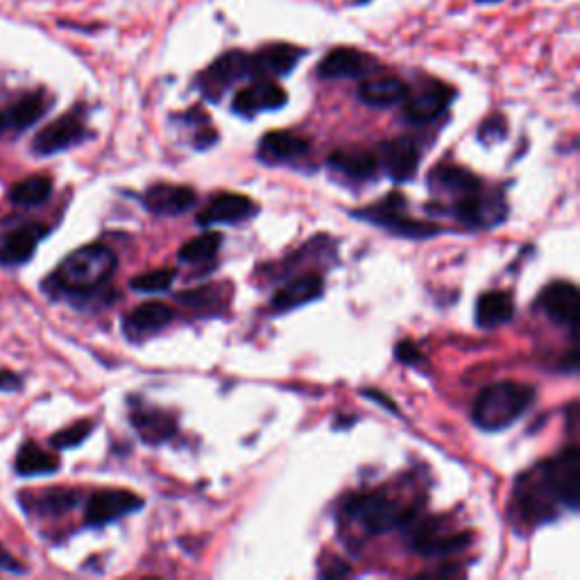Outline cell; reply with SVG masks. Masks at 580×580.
I'll use <instances>...</instances> for the list:
<instances>
[{
  "mask_svg": "<svg viewBox=\"0 0 580 580\" xmlns=\"http://www.w3.org/2000/svg\"><path fill=\"white\" fill-rule=\"evenodd\" d=\"M93 424L91 420H80V422H73L71 426H66V429L57 431L53 438H50V445L55 449H73V447H80L84 440L89 438L93 433Z\"/></svg>",
  "mask_w": 580,
  "mask_h": 580,
  "instance_id": "35",
  "label": "cell"
},
{
  "mask_svg": "<svg viewBox=\"0 0 580 580\" xmlns=\"http://www.w3.org/2000/svg\"><path fill=\"white\" fill-rule=\"evenodd\" d=\"M479 184H481L479 177L454 164H442L435 170H431V175H429L431 191L449 204L458 200L460 195H465L467 191L476 189Z\"/></svg>",
  "mask_w": 580,
  "mask_h": 580,
  "instance_id": "21",
  "label": "cell"
},
{
  "mask_svg": "<svg viewBox=\"0 0 580 580\" xmlns=\"http://www.w3.org/2000/svg\"><path fill=\"white\" fill-rule=\"evenodd\" d=\"M544 481L549 483L551 492L562 508L578 510L580 506V454L578 447L571 445L562 449L556 458L540 465Z\"/></svg>",
  "mask_w": 580,
  "mask_h": 580,
  "instance_id": "7",
  "label": "cell"
},
{
  "mask_svg": "<svg viewBox=\"0 0 580 580\" xmlns=\"http://www.w3.org/2000/svg\"><path fill=\"white\" fill-rule=\"evenodd\" d=\"M7 130V123H5V116L0 114V136H3V132Z\"/></svg>",
  "mask_w": 580,
  "mask_h": 580,
  "instance_id": "43",
  "label": "cell"
},
{
  "mask_svg": "<svg viewBox=\"0 0 580 580\" xmlns=\"http://www.w3.org/2000/svg\"><path fill=\"white\" fill-rule=\"evenodd\" d=\"M46 112H48V100L44 93H30V96H23L21 100H16L14 105L7 109V114L3 116H5L7 127H12V130L16 132H23L34 123H39Z\"/></svg>",
  "mask_w": 580,
  "mask_h": 580,
  "instance_id": "30",
  "label": "cell"
},
{
  "mask_svg": "<svg viewBox=\"0 0 580 580\" xmlns=\"http://www.w3.org/2000/svg\"><path fill=\"white\" fill-rule=\"evenodd\" d=\"M132 424L148 445L168 442L177 431V422L173 420V415L159 411V408H143V411H136L132 415Z\"/></svg>",
  "mask_w": 580,
  "mask_h": 580,
  "instance_id": "27",
  "label": "cell"
},
{
  "mask_svg": "<svg viewBox=\"0 0 580 580\" xmlns=\"http://www.w3.org/2000/svg\"><path fill=\"white\" fill-rule=\"evenodd\" d=\"M50 193H53V182L46 175H32L28 179H21L10 189V200L16 207H39L44 204Z\"/></svg>",
  "mask_w": 580,
  "mask_h": 580,
  "instance_id": "31",
  "label": "cell"
},
{
  "mask_svg": "<svg viewBox=\"0 0 580 580\" xmlns=\"http://www.w3.org/2000/svg\"><path fill=\"white\" fill-rule=\"evenodd\" d=\"M363 395H365V397H368V399H372V402H377V404H381L383 408H388V411H390V413H397V406H395V404H392V402H390V397H388V395H383V392H377V390H365V392H363Z\"/></svg>",
  "mask_w": 580,
  "mask_h": 580,
  "instance_id": "41",
  "label": "cell"
},
{
  "mask_svg": "<svg viewBox=\"0 0 580 580\" xmlns=\"http://www.w3.org/2000/svg\"><path fill=\"white\" fill-rule=\"evenodd\" d=\"M537 306L549 315L553 322L576 331V311H578V290L569 281H556L542 290Z\"/></svg>",
  "mask_w": 580,
  "mask_h": 580,
  "instance_id": "17",
  "label": "cell"
},
{
  "mask_svg": "<svg viewBox=\"0 0 580 580\" xmlns=\"http://www.w3.org/2000/svg\"><path fill=\"white\" fill-rule=\"evenodd\" d=\"M116 266V254L107 245H84L68 254L50 284L68 295H89L112 279Z\"/></svg>",
  "mask_w": 580,
  "mask_h": 580,
  "instance_id": "1",
  "label": "cell"
},
{
  "mask_svg": "<svg viewBox=\"0 0 580 580\" xmlns=\"http://www.w3.org/2000/svg\"><path fill=\"white\" fill-rule=\"evenodd\" d=\"M343 513L361 524L370 535H381L395 528L406 526L415 517V508H406L402 503L386 497V494H356L349 497Z\"/></svg>",
  "mask_w": 580,
  "mask_h": 580,
  "instance_id": "3",
  "label": "cell"
},
{
  "mask_svg": "<svg viewBox=\"0 0 580 580\" xmlns=\"http://www.w3.org/2000/svg\"><path fill=\"white\" fill-rule=\"evenodd\" d=\"M476 3H481V5H494V3H501V0H476Z\"/></svg>",
  "mask_w": 580,
  "mask_h": 580,
  "instance_id": "44",
  "label": "cell"
},
{
  "mask_svg": "<svg viewBox=\"0 0 580 580\" xmlns=\"http://www.w3.org/2000/svg\"><path fill=\"white\" fill-rule=\"evenodd\" d=\"M78 499H80V494L73 492V490L50 488L46 492L37 494V497H30L28 506H30V510H37L39 515L59 517V515L68 513L71 508H75V503H78Z\"/></svg>",
  "mask_w": 580,
  "mask_h": 580,
  "instance_id": "32",
  "label": "cell"
},
{
  "mask_svg": "<svg viewBox=\"0 0 580 580\" xmlns=\"http://www.w3.org/2000/svg\"><path fill=\"white\" fill-rule=\"evenodd\" d=\"M377 161L395 182H411L420 166V148L411 136H399L381 145Z\"/></svg>",
  "mask_w": 580,
  "mask_h": 580,
  "instance_id": "16",
  "label": "cell"
},
{
  "mask_svg": "<svg viewBox=\"0 0 580 580\" xmlns=\"http://www.w3.org/2000/svg\"><path fill=\"white\" fill-rule=\"evenodd\" d=\"M515 510L526 524H544L558 517L560 503L551 492L549 483L544 481L540 467L526 472L517 481L515 490Z\"/></svg>",
  "mask_w": 580,
  "mask_h": 580,
  "instance_id": "6",
  "label": "cell"
},
{
  "mask_svg": "<svg viewBox=\"0 0 580 580\" xmlns=\"http://www.w3.org/2000/svg\"><path fill=\"white\" fill-rule=\"evenodd\" d=\"M0 569L10 571V574H23V571H25V567L21 565V562L16 560L12 553L3 547V544H0Z\"/></svg>",
  "mask_w": 580,
  "mask_h": 580,
  "instance_id": "39",
  "label": "cell"
},
{
  "mask_svg": "<svg viewBox=\"0 0 580 580\" xmlns=\"http://www.w3.org/2000/svg\"><path fill=\"white\" fill-rule=\"evenodd\" d=\"M506 132H508V125H506V121H503V116L494 114L483 121L481 130H479V139L483 143H497L503 139V136H506Z\"/></svg>",
  "mask_w": 580,
  "mask_h": 580,
  "instance_id": "36",
  "label": "cell"
},
{
  "mask_svg": "<svg viewBox=\"0 0 580 580\" xmlns=\"http://www.w3.org/2000/svg\"><path fill=\"white\" fill-rule=\"evenodd\" d=\"M216 141H218V134L207 130V132H202L198 139H195V148H209V145L216 143Z\"/></svg>",
  "mask_w": 580,
  "mask_h": 580,
  "instance_id": "42",
  "label": "cell"
},
{
  "mask_svg": "<svg viewBox=\"0 0 580 580\" xmlns=\"http://www.w3.org/2000/svg\"><path fill=\"white\" fill-rule=\"evenodd\" d=\"M322 293H324V279L320 275H302L281 288L279 293L272 297L270 306L275 313H286V311L297 309V306L320 300Z\"/></svg>",
  "mask_w": 580,
  "mask_h": 580,
  "instance_id": "23",
  "label": "cell"
},
{
  "mask_svg": "<svg viewBox=\"0 0 580 580\" xmlns=\"http://www.w3.org/2000/svg\"><path fill=\"white\" fill-rule=\"evenodd\" d=\"M288 102V93L272 80H259L236 93L232 102L234 114L254 118L261 112H277Z\"/></svg>",
  "mask_w": 580,
  "mask_h": 580,
  "instance_id": "14",
  "label": "cell"
},
{
  "mask_svg": "<svg viewBox=\"0 0 580 580\" xmlns=\"http://www.w3.org/2000/svg\"><path fill=\"white\" fill-rule=\"evenodd\" d=\"M48 234V227L39 223L23 225L19 229H14L5 236V241L0 243V263L3 266H23L28 263L34 252H37L39 243L44 241Z\"/></svg>",
  "mask_w": 580,
  "mask_h": 580,
  "instance_id": "18",
  "label": "cell"
},
{
  "mask_svg": "<svg viewBox=\"0 0 580 580\" xmlns=\"http://www.w3.org/2000/svg\"><path fill=\"white\" fill-rule=\"evenodd\" d=\"M259 204L247 195L238 193H218L209 200L207 207L198 213V225H220V223H243V220L257 216Z\"/></svg>",
  "mask_w": 580,
  "mask_h": 580,
  "instance_id": "15",
  "label": "cell"
},
{
  "mask_svg": "<svg viewBox=\"0 0 580 580\" xmlns=\"http://www.w3.org/2000/svg\"><path fill=\"white\" fill-rule=\"evenodd\" d=\"M322 578H343V576H352V567L347 565V562L338 560V558H331L324 569L320 571Z\"/></svg>",
  "mask_w": 580,
  "mask_h": 580,
  "instance_id": "38",
  "label": "cell"
},
{
  "mask_svg": "<svg viewBox=\"0 0 580 580\" xmlns=\"http://www.w3.org/2000/svg\"><path fill=\"white\" fill-rule=\"evenodd\" d=\"M175 318V311L161 302H145L125 318V334L130 338H143L155 334V331L168 327Z\"/></svg>",
  "mask_w": 580,
  "mask_h": 580,
  "instance_id": "24",
  "label": "cell"
},
{
  "mask_svg": "<svg viewBox=\"0 0 580 580\" xmlns=\"http://www.w3.org/2000/svg\"><path fill=\"white\" fill-rule=\"evenodd\" d=\"M515 315V302L513 297L503 290H490V293H483L476 302V324L481 329H494L501 327L513 320Z\"/></svg>",
  "mask_w": 580,
  "mask_h": 580,
  "instance_id": "28",
  "label": "cell"
},
{
  "mask_svg": "<svg viewBox=\"0 0 580 580\" xmlns=\"http://www.w3.org/2000/svg\"><path fill=\"white\" fill-rule=\"evenodd\" d=\"M408 93H411V89L399 78H372L358 87V100L368 107L383 109L404 102Z\"/></svg>",
  "mask_w": 580,
  "mask_h": 580,
  "instance_id": "26",
  "label": "cell"
},
{
  "mask_svg": "<svg viewBox=\"0 0 580 580\" xmlns=\"http://www.w3.org/2000/svg\"><path fill=\"white\" fill-rule=\"evenodd\" d=\"M329 168L334 173L343 175L347 179H354V182H368L379 170L377 155L370 150L352 148V150H338L329 157Z\"/></svg>",
  "mask_w": 580,
  "mask_h": 580,
  "instance_id": "25",
  "label": "cell"
},
{
  "mask_svg": "<svg viewBox=\"0 0 580 580\" xmlns=\"http://www.w3.org/2000/svg\"><path fill=\"white\" fill-rule=\"evenodd\" d=\"M250 75H252L250 55L243 53V50H229V53L220 55L216 62L200 75L198 84L204 96L218 102L234 82L250 78Z\"/></svg>",
  "mask_w": 580,
  "mask_h": 580,
  "instance_id": "9",
  "label": "cell"
},
{
  "mask_svg": "<svg viewBox=\"0 0 580 580\" xmlns=\"http://www.w3.org/2000/svg\"><path fill=\"white\" fill-rule=\"evenodd\" d=\"M354 216L404 238H431L440 232L438 225L420 223V220H413L408 216L406 198L399 193H390L386 200L374 204V207L354 211Z\"/></svg>",
  "mask_w": 580,
  "mask_h": 580,
  "instance_id": "4",
  "label": "cell"
},
{
  "mask_svg": "<svg viewBox=\"0 0 580 580\" xmlns=\"http://www.w3.org/2000/svg\"><path fill=\"white\" fill-rule=\"evenodd\" d=\"M306 55L304 48L290 44H272L261 48L259 53L250 55L252 75H272V78H284L290 75Z\"/></svg>",
  "mask_w": 580,
  "mask_h": 580,
  "instance_id": "19",
  "label": "cell"
},
{
  "mask_svg": "<svg viewBox=\"0 0 580 580\" xmlns=\"http://www.w3.org/2000/svg\"><path fill=\"white\" fill-rule=\"evenodd\" d=\"M84 139H87V125H84V116L78 107L73 112L59 116L57 121L46 125L44 130L34 136L32 150L41 157H50L73 148V145H78Z\"/></svg>",
  "mask_w": 580,
  "mask_h": 580,
  "instance_id": "10",
  "label": "cell"
},
{
  "mask_svg": "<svg viewBox=\"0 0 580 580\" xmlns=\"http://www.w3.org/2000/svg\"><path fill=\"white\" fill-rule=\"evenodd\" d=\"M454 96L456 91L447 87V84L442 82L426 84V87L417 91L415 96L408 93V98L404 100V118L413 125L433 123L435 118H440L447 112V107L451 105Z\"/></svg>",
  "mask_w": 580,
  "mask_h": 580,
  "instance_id": "12",
  "label": "cell"
},
{
  "mask_svg": "<svg viewBox=\"0 0 580 580\" xmlns=\"http://www.w3.org/2000/svg\"><path fill=\"white\" fill-rule=\"evenodd\" d=\"M449 211L454 213V218L460 223L474 229H490L503 223L506 218L508 207L503 200L501 191L497 189H485L483 182L476 189L460 195L458 200L449 204Z\"/></svg>",
  "mask_w": 580,
  "mask_h": 580,
  "instance_id": "5",
  "label": "cell"
},
{
  "mask_svg": "<svg viewBox=\"0 0 580 580\" xmlns=\"http://www.w3.org/2000/svg\"><path fill=\"white\" fill-rule=\"evenodd\" d=\"M408 531V542H411V549L415 553H420L424 558H442L451 556L460 549L467 547L469 533H445V528L440 526V519L426 517L415 522V517L406 524Z\"/></svg>",
  "mask_w": 580,
  "mask_h": 580,
  "instance_id": "8",
  "label": "cell"
},
{
  "mask_svg": "<svg viewBox=\"0 0 580 580\" xmlns=\"http://www.w3.org/2000/svg\"><path fill=\"white\" fill-rule=\"evenodd\" d=\"M220 245H223V236L220 234H202L191 238L189 243H184L179 247V261L184 263H204L216 257Z\"/></svg>",
  "mask_w": 580,
  "mask_h": 580,
  "instance_id": "33",
  "label": "cell"
},
{
  "mask_svg": "<svg viewBox=\"0 0 580 580\" xmlns=\"http://www.w3.org/2000/svg\"><path fill=\"white\" fill-rule=\"evenodd\" d=\"M198 195L191 186H175V184H157L145 193V207L157 216H179V213L189 211Z\"/></svg>",
  "mask_w": 580,
  "mask_h": 580,
  "instance_id": "20",
  "label": "cell"
},
{
  "mask_svg": "<svg viewBox=\"0 0 580 580\" xmlns=\"http://www.w3.org/2000/svg\"><path fill=\"white\" fill-rule=\"evenodd\" d=\"M175 284V270L159 268L150 272H141L139 277L130 281V288L134 293H164Z\"/></svg>",
  "mask_w": 580,
  "mask_h": 580,
  "instance_id": "34",
  "label": "cell"
},
{
  "mask_svg": "<svg viewBox=\"0 0 580 580\" xmlns=\"http://www.w3.org/2000/svg\"><path fill=\"white\" fill-rule=\"evenodd\" d=\"M21 386H23V381H21L19 374L10 372V370H0V390L16 392V390H21Z\"/></svg>",
  "mask_w": 580,
  "mask_h": 580,
  "instance_id": "40",
  "label": "cell"
},
{
  "mask_svg": "<svg viewBox=\"0 0 580 580\" xmlns=\"http://www.w3.org/2000/svg\"><path fill=\"white\" fill-rule=\"evenodd\" d=\"M535 402V390L526 383L497 381L481 390L472 408V420L481 431L497 433L513 426Z\"/></svg>",
  "mask_w": 580,
  "mask_h": 580,
  "instance_id": "2",
  "label": "cell"
},
{
  "mask_svg": "<svg viewBox=\"0 0 580 580\" xmlns=\"http://www.w3.org/2000/svg\"><path fill=\"white\" fill-rule=\"evenodd\" d=\"M59 465H62L59 458L55 454H48L46 449H41L37 442H25V445H21L14 460V469L19 476L55 474Z\"/></svg>",
  "mask_w": 580,
  "mask_h": 580,
  "instance_id": "29",
  "label": "cell"
},
{
  "mask_svg": "<svg viewBox=\"0 0 580 580\" xmlns=\"http://www.w3.org/2000/svg\"><path fill=\"white\" fill-rule=\"evenodd\" d=\"M395 358H397L399 363H404V365H420L422 352L413 343H408V340H404V343H397Z\"/></svg>",
  "mask_w": 580,
  "mask_h": 580,
  "instance_id": "37",
  "label": "cell"
},
{
  "mask_svg": "<svg viewBox=\"0 0 580 580\" xmlns=\"http://www.w3.org/2000/svg\"><path fill=\"white\" fill-rule=\"evenodd\" d=\"M143 508V499L130 490H98L93 492L84 510L89 526H105Z\"/></svg>",
  "mask_w": 580,
  "mask_h": 580,
  "instance_id": "11",
  "label": "cell"
},
{
  "mask_svg": "<svg viewBox=\"0 0 580 580\" xmlns=\"http://www.w3.org/2000/svg\"><path fill=\"white\" fill-rule=\"evenodd\" d=\"M379 62L368 53H361L356 48H334L331 53L322 57L318 64V75L322 80H352L363 78L372 71H377Z\"/></svg>",
  "mask_w": 580,
  "mask_h": 580,
  "instance_id": "13",
  "label": "cell"
},
{
  "mask_svg": "<svg viewBox=\"0 0 580 580\" xmlns=\"http://www.w3.org/2000/svg\"><path fill=\"white\" fill-rule=\"evenodd\" d=\"M311 150L309 139H304L300 134L279 130L268 132L259 143V157L266 164H279V161H293L304 157Z\"/></svg>",
  "mask_w": 580,
  "mask_h": 580,
  "instance_id": "22",
  "label": "cell"
}]
</instances>
